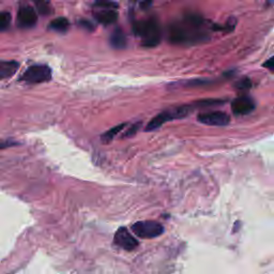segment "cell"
<instances>
[{
  "instance_id": "1",
  "label": "cell",
  "mask_w": 274,
  "mask_h": 274,
  "mask_svg": "<svg viewBox=\"0 0 274 274\" xmlns=\"http://www.w3.org/2000/svg\"><path fill=\"white\" fill-rule=\"evenodd\" d=\"M204 20L198 15H187L183 21L173 23L169 26V41L174 44H194L203 42L207 33L203 29Z\"/></svg>"
},
{
  "instance_id": "2",
  "label": "cell",
  "mask_w": 274,
  "mask_h": 274,
  "mask_svg": "<svg viewBox=\"0 0 274 274\" xmlns=\"http://www.w3.org/2000/svg\"><path fill=\"white\" fill-rule=\"evenodd\" d=\"M133 31L136 36L141 37V44L145 47H154L161 41V29L156 17L135 23L133 25Z\"/></svg>"
},
{
  "instance_id": "3",
  "label": "cell",
  "mask_w": 274,
  "mask_h": 274,
  "mask_svg": "<svg viewBox=\"0 0 274 274\" xmlns=\"http://www.w3.org/2000/svg\"><path fill=\"white\" fill-rule=\"evenodd\" d=\"M192 107L188 105H184V106H179L173 108V110L169 111H165L161 114H159L156 117H154L151 121L147 124L146 127V131H154L159 128H161L162 125L167 122V121H171V120L175 119H181L186 117L188 114L191 113Z\"/></svg>"
},
{
  "instance_id": "4",
  "label": "cell",
  "mask_w": 274,
  "mask_h": 274,
  "mask_svg": "<svg viewBox=\"0 0 274 274\" xmlns=\"http://www.w3.org/2000/svg\"><path fill=\"white\" fill-rule=\"evenodd\" d=\"M132 231L141 239H153L162 235L164 227L156 221H139L133 224Z\"/></svg>"
},
{
  "instance_id": "5",
  "label": "cell",
  "mask_w": 274,
  "mask_h": 274,
  "mask_svg": "<svg viewBox=\"0 0 274 274\" xmlns=\"http://www.w3.org/2000/svg\"><path fill=\"white\" fill-rule=\"evenodd\" d=\"M22 81L28 84H41L51 79V70L49 67L44 65H36L29 68L21 77Z\"/></svg>"
},
{
  "instance_id": "6",
  "label": "cell",
  "mask_w": 274,
  "mask_h": 274,
  "mask_svg": "<svg viewBox=\"0 0 274 274\" xmlns=\"http://www.w3.org/2000/svg\"><path fill=\"white\" fill-rule=\"evenodd\" d=\"M114 243L120 249L128 251V252L135 250L139 244L135 237L131 235L127 227H120L116 231L115 237H114Z\"/></svg>"
},
{
  "instance_id": "7",
  "label": "cell",
  "mask_w": 274,
  "mask_h": 274,
  "mask_svg": "<svg viewBox=\"0 0 274 274\" xmlns=\"http://www.w3.org/2000/svg\"><path fill=\"white\" fill-rule=\"evenodd\" d=\"M197 120L199 122L212 127H225L230 122V117L223 112H209L198 115Z\"/></svg>"
},
{
  "instance_id": "8",
  "label": "cell",
  "mask_w": 274,
  "mask_h": 274,
  "mask_svg": "<svg viewBox=\"0 0 274 274\" xmlns=\"http://www.w3.org/2000/svg\"><path fill=\"white\" fill-rule=\"evenodd\" d=\"M38 22L36 11L30 5H22L17 13V23L22 28H32Z\"/></svg>"
},
{
  "instance_id": "9",
  "label": "cell",
  "mask_w": 274,
  "mask_h": 274,
  "mask_svg": "<svg viewBox=\"0 0 274 274\" xmlns=\"http://www.w3.org/2000/svg\"><path fill=\"white\" fill-rule=\"evenodd\" d=\"M255 108L254 101L250 98V96L243 95L239 96L235 99L231 103V111L237 116H243L248 115V114L252 113Z\"/></svg>"
},
{
  "instance_id": "10",
  "label": "cell",
  "mask_w": 274,
  "mask_h": 274,
  "mask_svg": "<svg viewBox=\"0 0 274 274\" xmlns=\"http://www.w3.org/2000/svg\"><path fill=\"white\" fill-rule=\"evenodd\" d=\"M93 16L100 24L111 25L118 20V12L113 9H98L93 12Z\"/></svg>"
},
{
  "instance_id": "11",
  "label": "cell",
  "mask_w": 274,
  "mask_h": 274,
  "mask_svg": "<svg viewBox=\"0 0 274 274\" xmlns=\"http://www.w3.org/2000/svg\"><path fill=\"white\" fill-rule=\"evenodd\" d=\"M20 65L16 61H0V81L12 77Z\"/></svg>"
},
{
  "instance_id": "12",
  "label": "cell",
  "mask_w": 274,
  "mask_h": 274,
  "mask_svg": "<svg viewBox=\"0 0 274 274\" xmlns=\"http://www.w3.org/2000/svg\"><path fill=\"white\" fill-rule=\"evenodd\" d=\"M111 45L116 49H122L127 46V38L121 29H115L111 36Z\"/></svg>"
},
{
  "instance_id": "13",
  "label": "cell",
  "mask_w": 274,
  "mask_h": 274,
  "mask_svg": "<svg viewBox=\"0 0 274 274\" xmlns=\"http://www.w3.org/2000/svg\"><path fill=\"white\" fill-rule=\"evenodd\" d=\"M34 5L38 10V12L43 16H49L53 14V5L49 0H33Z\"/></svg>"
},
{
  "instance_id": "14",
  "label": "cell",
  "mask_w": 274,
  "mask_h": 274,
  "mask_svg": "<svg viewBox=\"0 0 274 274\" xmlns=\"http://www.w3.org/2000/svg\"><path fill=\"white\" fill-rule=\"evenodd\" d=\"M70 23L66 17H58L49 23V28L57 32H66L68 29Z\"/></svg>"
},
{
  "instance_id": "15",
  "label": "cell",
  "mask_w": 274,
  "mask_h": 274,
  "mask_svg": "<svg viewBox=\"0 0 274 274\" xmlns=\"http://www.w3.org/2000/svg\"><path fill=\"white\" fill-rule=\"evenodd\" d=\"M124 127H125V123H121V124H119V125H116V127L112 128L111 130H108L107 132H105L104 134L101 136L102 142H104V144H108V142H111L114 138H115L116 135L119 132H121V130Z\"/></svg>"
},
{
  "instance_id": "16",
  "label": "cell",
  "mask_w": 274,
  "mask_h": 274,
  "mask_svg": "<svg viewBox=\"0 0 274 274\" xmlns=\"http://www.w3.org/2000/svg\"><path fill=\"white\" fill-rule=\"evenodd\" d=\"M94 7L98 9H118V3L115 0H95Z\"/></svg>"
},
{
  "instance_id": "17",
  "label": "cell",
  "mask_w": 274,
  "mask_h": 274,
  "mask_svg": "<svg viewBox=\"0 0 274 274\" xmlns=\"http://www.w3.org/2000/svg\"><path fill=\"white\" fill-rule=\"evenodd\" d=\"M11 23V14L8 12H0V31L7 30Z\"/></svg>"
},
{
  "instance_id": "18",
  "label": "cell",
  "mask_w": 274,
  "mask_h": 274,
  "mask_svg": "<svg viewBox=\"0 0 274 274\" xmlns=\"http://www.w3.org/2000/svg\"><path fill=\"white\" fill-rule=\"evenodd\" d=\"M236 25H237V20L235 19V17H232V16H231V17H229V19H228V21L226 22V24H225L224 26L220 27L219 29H220V30H223L225 33H229V32L235 30ZM219 29H218V30H219Z\"/></svg>"
},
{
  "instance_id": "19",
  "label": "cell",
  "mask_w": 274,
  "mask_h": 274,
  "mask_svg": "<svg viewBox=\"0 0 274 274\" xmlns=\"http://www.w3.org/2000/svg\"><path fill=\"white\" fill-rule=\"evenodd\" d=\"M251 86H252V83L249 78H242L236 84V88L240 90H248L251 88Z\"/></svg>"
},
{
  "instance_id": "20",
  "label": "cell",
  "mask_w": 274,
  "mask_h": 274,
  "mask_svg": "<svg viewBox=\"0 0 274 274\" xmlns=\"http://www.w3.org/2000/svg\"><path fill=\"white\" fill-rule=\"evenodd\" d=\"M140 124H141L140 122H137V123H134L133 125H131L130 129L123 134V137H132V136H134L137 133V131L139 130Z\"/></svg>"
},
{
  "instance_id": "21",
  "label": "cell",
  "mask_w": 274,
  "mask_h": 274,
  "mask_svg": "<svg viewBox=\"0 0 274 274\" xmlns=\"http://www.w3.org/2000/svg\"><path fill=\"white\" fill-rule=\"evenodd\" d=\"M224 101H220V100H205V101H201L197 103L198 106H212V105H218V104H223Z\"/></svg>"
},
{
  "instance_id": "22",
  "label": "cell",
  "mask_w": 274,
  "mask_h": 274,
  "mask_svg": "<svg viewBox=\"0 0 274 274\" xmlns=\"http://www.w3.org/2000/svg\"><path fill=\"white\" fill-rule=\"evenodd\" d=\"M264 67L267 68L268 70H270L272 72H274V56L271 57L270 59H268L265 64H264Z\"/></svg>"
},
{
  "instance_id": "23",
  "label": "cell",
  "mask_w": 274,
  "mask_h": 274,
  "mask_svg": "<svg viewBox=\"0 0 274 274\" xmlns=\"http://www.w3.org/2000/svg\"><path fill=\"white\" fill-rule=\"evenodd\" d=\"M152 3H153V0H141L139 5L142 10H147L151 7Z\"/></svg>"
},
{
  "instance_id": "24",
  "label": "cell",
  "mask_w": 274,
  "mask_h": 274,
  "mask_svg": "<svg viewBox=\"0 0 274 274\" xmlns=\"http://www.w3.org/2000/svg\"><path fill=\"white\" fill-rule=\"evenodd\" d=\"M79 25H81V27L85 28V29H87V30H93L92 24H91V23L88 22V21H81V22H79Z\"/></svg>"
},
{
  "instance_id": "25",
  "label": "cell",
  "mask_w": 274,
  "mask_h": 274,
  "mask_svg": "<svg viewBox=\"0 0 274 274\" xmlns=\"http://www.w3.org/2000/svg\"><path fill=\"white\" fill-rule=\"evenodd\" d=\"M15 145H16V142H12V141H0V150L15 146Z\"/></svg>"
},
{
  "instance_id": "26",
  "label": "cell",
  "mask_w": 274,
  "mask_h": 274,
  "mask_svg": "<svg viewBox=\"0 0 274 274\" xmlns=\"http://www.w3.org/2000/svg\"><path fill=\"white\" fill-rule=\"evenodd\" d=\"M131 1H133V2H136V1H138V0H131Z\"/></svg>"
}]
</instances>
